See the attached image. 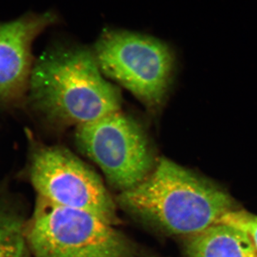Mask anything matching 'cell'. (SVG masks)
I'll use <instances>...</instances> for the list:
<instances>
[{
    "instance_id": "1",
    "label": "cell",
    "mask_w": 257,
    "mask_h": 257,
    "mask_svg": "<svg viewBox=\"0 0 257 257\" xmlns=\"http://www.w3.org/2000/svg\"><path fill=\"white\" fill-rule=\"evenodd\" d=\"M119 89L108 82L93 51L55 47L34 62L26 101L46 124L79 126L120 111Z\"/></svg>"
},
{
    "instance_id": "2",
    "label": "cell",
    "mask_w": 257,
    "mask_h": 257,
    "mask_svg": "<svg viewBox=\"0 0 257 257\" xmlns=\"http://www.w3.org/2000/svg\"><path fill=\"white\" fill-rule=\"evenodd\" d=\"M116 202L167 234L187 238L236 209L234 199L224 189L166 158L158 160L143 182L120 192Z\"/></svg>"
},
{
    "instance_id": "3",
    "label": "cell",
    "mask_w": 257,
    "mask_h": 257,
    "mask_svg": "<svg viewBox=\"0 0 257 257\" xmlns=\"http://www.w3.org/2000/svg\"><path fill=\"white\" fill-rule=\"evenodd\" d=\"M25 236L35 257H135L131 241L114 225L79 209L38 197Z\"/></svg>"
},
{
    "instance_id": "4",
    "label": "cell",
    "mask_w": 257,
    "mask_h": 257,
    "mask_svg": "<svg viewBox=\"0 0 257 257\" xmlns=\"http://www.w3.org/2000/svg\"><path fill=\"white\" fill-rule=\"evenodd\" d=\"M104 77L132 93L147 109L162 105L172 81L174 55L155 37L125 30H108L93 48Z\"/></svg>"
},
{
    "instance_id": "5",
    "label": "cell",
    "mask_w": 257,
    "mask_h": 257,
    "mask_svg": "<svg viewBox=\"0 0 257 257\" xmlns=\"http://www.w3.org/2000/svg\"><path fill=\"white\" fill-rule=\"evenodd\" d=\"M74 140L120 192L143 182L158 162L143 125L120 111L77 126Z\"/></svg>"
},
{
    "instance_id": "6",
    "label": "cell",
    "mask_w": 257,
    "mask_h": 257,
    "mask_svg": "<svg viewBox=\"0 0 257 257\" xmlns=\"http://www.w3.org/2000/svg\"><path fill=\"white\" fill-rule=\"evenodd\" d=\"M28 173L38 197L92 213L114 226L119 221L116 204L100 177L65 147L32 139Z\"/></svg>"
},
{
    "instance_id": "7",
    "label": "cell",
    "mask_w": 257,
    "mask_h": 257,
    "mask_svg": "<svg viewBox=\"0 0 257 257\" xmlns=\"http://www.w3.org/2000/svg\"><path fill=\"white\" fill-rule=\"evenodd\" d=\"M55 13H30L0 23V106L12 109L26 101L33 68L32 47L47 28L55 25Z\"/></svg>"
},
{
    "instance_id": "8",
    "label": "cell",
    "mask_w": 257,
    "mask_h": 257,
    "mask_svg": "<svg viewBox=\"0 0 257 257\" xmlns=\"http://www.w3.org/2000/svg\"><path fill=\"white\" fill-rule=\"evenodd\" d=\"M184 253L186 257H256L248 235L223 223L187 238Z\"/></svg>"
},
{
    "instance_id": "9",
    "label": "cell",
    "mask_w": 257,
    "mask_h": 257,
    "mask_svg": "<svg viewBox=\"0 0 257 257\" xmlns=\"http://www.w3.org/2000/svg\"><path fill=\"white\" fill-rule=\"evenodd\" d=\"M26 223L18 207L0 196V257H29Z\"/></svg>"
},
{
    "instance_id": "10",
    "label": "cell",
    "mask_w": 257,
    "mask_h": 257,
    "mask_svg": "<svg viewBox=\"0 0 257 257\" xmlns=\"http://www.w3.org/2000/svg\"><path fill=\"white\" fill-rule=\"evenodd\" d=\"M219 223L229 224L244 231L252 243L257 257V215L236 209L225 214Z\"/></svg>"
}]
</instances>
